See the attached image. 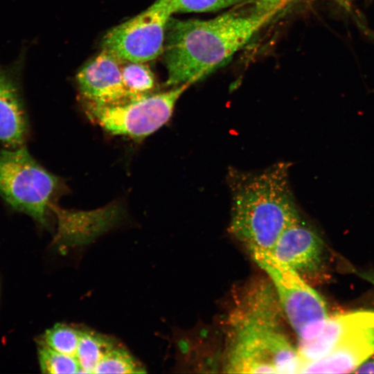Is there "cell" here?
Returning <instances> with one entry per match:
<instances>
[{
	"instance_id": "cell-2",
	"label": "cell",
	"mask_w": 374,
	"mask_h": 374,
	"mask_svg": "<svg viewBox=\"0 0 374 374\" xmlns=\"http://www.w3.org/2000/svg\"><path fill=\"white\" fill-rule=\"evenodd\" d=\"M229 231L250 252L271 253L283 232L300 219L289 186L288 166L278 163L230 180Z\"/></svg>"
},
{
	"instance_id": "cell-1",
	"label": "cell",
	"mask_w": 374,
	"mask_h": 374,
	"mask_svg": "<svg viewBox=\"0 0 374 374\" xmlns=\"http://www.w3.org/2000/svg\"><path fill=\"white\" fill-rule=\"evenodd\" d=\"M279 9L238 8L208 20L170 18L163 46L166 85L192 84L226 64Z\"/></svg>"
},
{
	"instance_id": "cell-13",
	"label": "cell",
	"mask_w": 374,
	"mask_h": 374,
	"mask_svg": "<svg viewBox=\"0 0 374 374\" xmlns=\"http://www.w3.org/2000/svg\"><path fill=\"white\" fill-rule=\"evenodd\" d=\"M117 343L107 336L82 330L75 353L81 373H93L104 355Z\"/></svg>"
},
{
	"instance_id": "cell-17",
	"label": "cell",
	"mask_w": 374,
	"mask_h": 374,
	"mask_svg": "<svg viewBox=\"0 0 374 374\" xmlns=\"http://www.w3.org/2000/svg\"><path fill=\"white\" fill-rule=\"evenodd\" d=\"M40 368L43 373L64 374L81 373L79 363L74 356L63 354L40 344L38 350Z\"/></svg>"
},
{
	"instance_id": "cell-3",
	"label": "cell",
	"mask_w": 374,
	"mask_h": 374,
	"mask_svg": "<svg viewBox=\"0 0 374 374\" xmlns=\"http://www.w3.org/2000/svg\"><path fill=\"white\" fill-rule=\"evenodd\" d=\"M234 340L225 366L235 373H300L297 349L280 330L277 316H234Z\"/></svg>"
},
{
	"instance_id": "cell-11",
	"label": "cell",
	"mask_w": 374,
	"mask_h": 374,
	"mask_svg": "<svg viewBox=\"0 0 374 374\" xmlns=\"http://www.w3.org/2000/svg\"><path fill=\"white\" fill-rule=\"evenodd\" d=\"M373 355L374 328L359 330L347 335L322 358L304 363L300 373H351Z\"/></svg>"
},
{
	"instance_id": "cell-5",
	"label": "cell",
	"mask_w": 374,
	"mask_h": 374,
	"mask_svg": "<svg viewBox=\"0 0 374 374\" xmlns=\"http://www.w3.org/2000/svg\"><path fill=\"white\" fill-rule=\"evenodd\" d=\"M58 178L39 164L25 146L0 150V195L13 208L46 223Z\"/></svg>"
},
{
	"instance_id": "cell-15",
	"label": "cell",
	"mask_w": 374,
	"mask_h": 374,
	"mask_svg": "<svg viewBox=\"0 0 374 374\" xmlns=\"http://www.w3.org/2000/svg\"><path fill=\"white\" fill-rule=\"evenodd\" d=\"M144 368L123 346L116 344L99 362L93 373H141Z\"/></svg>"
},
{
	"instance_id": "cell-14",
	"label": "cell",
	"mask_w": 374,
	"mask_h": 374,
	"mask_svg": "<svg viewBox=\"0 0 374 374\" xmlns=\"http://www.w3.org/2000/svg\"><path fill=\"white\" fill-rule=\"evenodd\" d=\"M121 72L127 90L134 96L150 93L155 87V78L144 62H122Z\"/></svg>"
},
{
	"instance_id": "cell-6",
	"label": "cell",
	"mask_w": 374,
	"mask_h": 374,
	"mask_svg": "<svg viewBox=\"0 0 374 374\" xmlns=\"http://www.w3.org/2000/svg\"><path fill=\"white\" fill-rule=\"evenodd\" d=\"M252 258L271 280L280 306L299 340L314 337L328 317L322 298L299 273L271 253L256 254Z\"/></svg>"
},
{
	"instance_id": "cell-19",
	"label": "cell",
	"mask_w": 374,
	"mask_h": 374,
	"mask_svg": "<svg viewBox=\"0 0 374 374\" xmlns=\"http://www.w3.org/2000/svg\"><path fill=\"white\" fill-rule=\"evenodd\" d=\"M291 0H256V4L265 10L280 9Z\"/></svg>"
},
{
	"instance_id": "cell-9",
	"label": "cell",
	"mask_w": 374,
	"mask_h": 374,
	"mask_svg": "<svg viewBox=\"0 0 374 374\" xmlns=\"http://www.w3.org/2000/svg\"><path fill=\"white\" fill-rule=\"evenodd\" d=\"M123 60L103 50L78 71L76 81L84 100L112 104L134 97L126 89L122 78Z\"/></svg>"
},
{
	"instance_id": "cell-18",
	"label": "cell",
	"mask_w": 374,
	"mask_h": 374,
	"mask_svg": "<svg viewBox=\"0 0 374 374\" xmlns=\"http://www.w3.org/2000/svg\"><path fill=\"white\" fill-rule=\"evenodd\" d=\"M255 2L256 0H170L173 13L216 11Z\"/></svg>"
},
{
	"instance_id": "cell-16",
	"label": "cell",
	"mask_w": 374,
	"mask_h": 374,
	"mask_svg": "<svg viewBox=\"0 0 374 374\" xmlns=\"http://www.w3.org/2000/svg\"><path fill=\"white\" fill-rule=\"evenodd\" d=\"M80 334V329L66 324H56L45 332L40 340V344L75 357Z\"/></svg>"
},
{
	"instance_id": "cell-12",
	"label": "cell",
	"mask_w": 374,
	"mask_h": 374,
	"mask_svg": "<svg viewBox=\"0 0 374 374\" xmlns=\"http://www.w3.org/2000/svg\"><path fill=\"white\" fill-rule=\"evenodd\" d=\"M323 243L301 218L278 238L271 254L297 273L316 269L321 260Z\"/></svg>"
},
{
	"instance_id": "cell-10",
	"label": "cell",
	"mask_w": 374,
	"mask_h": 374,
	"mask_svg": "<svg viewBox=\"0 0 374 374\" xmlns=\"http://www.w3.org/2000/svg\"><path fill=\"white\" fill-rule=\"evenodd\" d=\"M367 328H374V311L358 310L328 317L317 335L299 340L297 350L302 364L322 358L347 335Z\"/></svg>"
},
{
	"instance_id": "cell-20",
	"label": "cell",
	"mask_w": 374,
	"mask_h": 374,
	"mask_svg": "<svg viewBox=\"0 0 374 374\" xmlns=\"http://www.w3.org/2000/svg\"><path fill=\"white\" fill-rule=\"evenodd\" d=\"M356 373H374V357L368 358L362 363L356 370L353 371Z\"/></svg>"
},
{
	"instance_id": "cell-8",
	"label": "cell",
	"mask_w": 374,
	"mask_h": 374,
	"mask_svg": "<svg viewBox=\"0 0 374 374\" xmlns=\"http://www.w3.org/2000/svg\"><path fill=\"white\" fill-rule=\"evenodd\" d=\"M26 55L23 46L12 62L0 63V143L6 148L24 146L28 135L22 90Z\"/></svg>"
},
{
	"instance_id": "cell-4",
	"label": "cell",
	"mask_w": 374,
	"mask_h": 374,
	"mask_svg": "<svg viewBox=\"0 0 374 374\" xmlns=\"http://www.w3.org/2000/svg\"><path fill=\"white\" fill-rule=\"evenodd\" d=\"M190 84L148 93L125 101L105 104L82 99L87 117L107 132L135 139L145 138L165 125L175 104Z\"/></svg>"
},
{
	"instance_id": "cell-7",
	"label": "cell",
	"mask_w": 374,
	"mask_h": 374,
	"mask_svg": "<svg viewBox=\"0 0 374 374\" xmlns=\"http://www.w3.org/2000/svg\"><path fill=\"white\" fill-rule=\"evenodd\" d=\"M170 0H156L146 10L109 30L105 50L123 61L148 62L162 55L167 24L173 15Z\"/></svg>"
}]
</instances>
